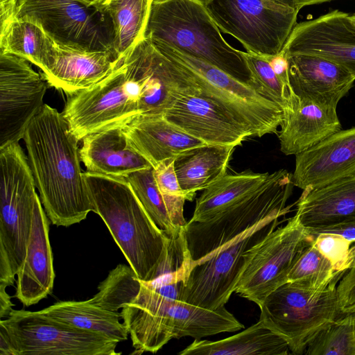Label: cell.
Here are the masks:
<instances>
[{"label": "cell", "instance_id": "obj_1", "mask_svg": "<svg viewBox=\"0 0 355 355\" xmlns=\"http://www.w3.org/2000/svg\"><path fill=\"white\" fill-rule=\"evenodd\" d=\"M197 91L189 74L144 38L102 80L67 94L62 113L80 141L124 127L141 115L164 114L182 96Z\"/></svg>", "mask_w": 355, "mask_h": 355}, {"label": "cell", "instance_id": "obj_2", "mask_svg": "<svg viewBox=\"0 0 355 355\" xmlns=\"http://www.w3.org/2000/svg\"><path fill=\"white\" fill-rule=\"evenodd\" d=\"M24 140L44 211L53 225L85 220L93 206L80 167L78 142L62 113L44 104Z\"/></svg>", "mask_w": 355, "mask_h": 355}, {"label": "cell", "instance_id": "obj_3", "mask_svg": "<svg viewBox=\"0 0 355 355\" xmlns=\"http://www.w3.org/2000/svg\"><path fill=\"white\" fill-rule=\"evenodd\" d=\"M84 178L93 206L137 277L153 279L169 236L151 219L130 182L88 171Z\"/></svg>", "mask_w": 355, "mask_h": 355}, {"label": "cell", "instance_id": "obj_4", "mask_svg": "<svg viewBox=\"0 0 355 355\" xmlns=\"http://www.w3.org/2000/svg\"><path fill=\"white\" fill-rule=\"evenodd\" d=\"M140 282L137 295L121 312L138 354L156 353L173 338L201 339L244 328L225 306L208 309L171 300L160 295L147 281Z\"/></svg>", "mask_w": 355, "mask_h": 355}, {"label": "cell", "instance_id": "obj_5", "mask_svg": "<svg viewBox=\"0 0 355 355\" xmlns=\"http://www.w3.org/2000/svg\"><path fill=\"white\" fill-rule=\"evenodd\" d=\"M145 38L205 61L259 93L243 51L225 40L201 0L153 2Z\"/></svg>", "mask_w": 355, "mask_h": 355}, {"label": "cell", "instance_id": "obj_6", "mask_svg": "<svg viewBox=\"0 0 355 355\" xmlns=\"http://www.w3.org/2000/svg\"><path fill=\"white\" fill-rule=\"evenodd\" d=\"M0 285L12 286L29 241L35 206L40 198L19 142L0 148Z\"/></svg>", "mask_w": 355, "mask_h": 355}, {"label": "cell", "instance_id": "obj_7", "mask_svg": "<svg viewBox=\"0 0 355 355\" xmlns=\"http://www.w3.org/2000/svg\"><path fill=\"white\" fill-rule=\"evenodd\" d=\"M293 174L285 169L269 173L263 185L234 206L202 222L187 223L184 235L191 263L233 240L265 219L285 215L292 194Z\"/></svg>", "mask_w": 355, "mask_h": 355}, {"label": "cell", "instance_id": "obj_8", "mask_svg": "<svg viewBox=\"0 0 355 355\" xmlns=\"http://www.w3.org/2000/svg\"><path fill=\"white\" fill-rule=\"evenodd\" d=\"M279 218L273 216L265 219L192 263L180 300L208 309L225 306L259 244L278 225Z\"/></svg>", "mask_w": 355, "mask_h": 355}, {"label": "cell", "instance_id": "obj_9", "mask_svg": "<svg viewBox=\"0 0 355 355\" xmlns=\"http://www.w3.org/2000/svg\"><path fill=\"white\" fill-rule=\"evenodd\" d=\"M201 1L220 31L264 58L280 53L300 10L295 0Z\"/></svg>", "mask_w": 355, "mask_h": 355}, {"label": "cell", "instance_id": "obj_10", "mask_svg": "<svg viewBox=\"0 0 355 355\" xmlns=\"http://www.w3.org/2000/svg\"><path fill=\"white\" fill-rule=\"evenodd\" d=\"M151 43L192 77L200 94L228 110L250 128L254 137L277 132L284 119L278 104L205 61L164 44Z\"/></svg>", "mask_w": 355, "mask_h": 355}, {"label": "cell", "instance_id": "obj_11", "mask_svg": "<svg viewBox=\"0 0 355 355\" xmlns=\"http://www.w3.org/2000/svg\"><path fill=\"white\" fill-rule=\"evenodd\" d=\"M336 287L314 291L287 282L266 297L259 320L286 341L292 354H303L314 337L341 315Z\"/></svg>", "mask_w": 355, "mask_h": 355}, {"label": "cell", "instance_id": "obj_12", "mask_svg": "<svg viewBox=\"0 0 355 355\" xmlns=\"http://www.w3.org/2000/svg\"><path fill=\"white\" fill-rule=\"evenodd\" d=\"M15 16L39 24L58 45L117 56L113 23L105 6L80 0H17Z\"/></svg>", "mask_w": 355, "mask_h": 355}, {"label": "cell", "instance_id": "obj_13", "mask_svg": "<svg viewBox=\"0 0 355 355\" xmlns=\"http://www.w3.org/2000/svg\"><path fill=\"white\" fill-rule=\"evenodd\" d=\"M0 324L8 331L15 355H116L119 341L80 329L40 311L12 309Z\"/></svg>", "mask_w": 355, "mask_h": 355}, {"label": "cell", "instance_id": "obj_14", "mask_svg": "<svg viewBox=\"0 0 355 355\" xmlns=\"http://www.w3.org/2000/svg\"><path fill=\"white\" fill-rule=\"evenodd\" d=\"M314 237L296 215L290 218L261 242L234 292L260 308L268 295L288 282L292 268Z\"/></svg>", "mask_w": 355, "mask_h": 355}, {"label": "cell", "instance_id": "obj_15", "mask_svg": "<svg viewBox=\"0 0 355 355\" xmlns=\"http://www.w3.org/2000/svg\"><path fill=\"white\" fill-rule=\"evenodd\" d=\"M49 86L43 75L19 56L0 53V148L19 142L42 107Z\"/></svg>", "mask_w": 355, "mask_h": 355}, {"label": "cell", "instance_id": "obj_16", "mask_svg": "<svg viewBox=\"0 0 355 355\" xmlns=\"http://www.w3.org/2000/svg\"><path fill=\"white\" fill-rule=\"evenodd\" d=\"M280 53L319 55L355 76V24L349 14L338 10L296 24Z\"/></svg>", "mask_w": 355, "mask_h": 355}, {"label": "cell", "instance_id": "obj_17", "mask_svg": "<svg viewBox=\"0 0 355 355\" xmlns=\"http://www.w3.org/2000/svg\"><path fill=\"white\" fill-rule=\"evenodd\" d=\"M164 114L180 129L208 145L236 147L254 137L250 128L200 91L182 96Z\"/></svg>", "mask_w": 355, "mask_h": 355}, {"label": "cell", "instance_id": "obj_18", "mask_svg": "<svg viewBox=\"0 0 355 355\" xmlns=\"http://www.w3.org/2000/svg\"><path fill=\"white\" fill-rule=\"evenodd\" d=\"M295 156L294 186L314 189L355 174V126L340 130Z\"/></svg>", "mask_w": 355, "mask_h": 355}, {"label": "cell", "instance_id": "obj_19", "mask_svg": "<svg viewBox=\"0 0 355 355\" xmlns=\"http://www.w3.org/2000/svg\"><path fill=\"white\" fill-rule=\"evenodd\" d=\"M287 58L290 85L302 101L336 108L353 87L355 76L334 61L311 54Z\"/></svg>", "mask_w": 355, "mask_h": 355}, {"label": "cell", "instance_id": "obj_20", "mask_svg": "<svg viewBox=\"0 0 355 355\" xmlns=\"http://www.w3.org/2000/svg\"><path fill=\"white\" fill-rule=\"evenodd\" d=\"M119 58L110 51L65 47L53 41L42 74L49 86L67 95L98 83L114 69Z\"/></svg>", "mask_w": 355, "mask_h": 355}, {"label": "cell", "instance_id": "obj_21", "mask_svg": "<svg viewBox=\"0 0 355 355\" xmlns=\"http://www.w3.org/2000/svg\"><path fill=\"white\" fill-rule=\"evenodd\" d=\"M48 218L40 198L35 206L26 256L17 275L14 297L24 306L38 303L53 291L55 272Z\"/></svg>", "mask_w": 355, "mask_h": 355}, {"label": "cell", "instance_id": "obj_22", "mask_svg": "<svg viewBox=\"0 0 355 355\" xmlns=\"http://www.w3.org/2000/svg\"><path fill=\"white\" fill-rule=\"evenodd\" d=\"M82 140L79 155L88 172L126 178L152 166L130 144L123 127L93 132Z\"/></svg>", "mask_w": 355, "mask_h": 355}, {"label": "cell", "instance_id": "obj_23", "mask_svg": "<svg viewBox=\"0 0 355 355\" xmlns=\"http://www.w3.org/2000/svg\"><path fill=\"white\" fill-rule=\"evenodd\" d=\"M123 130L132 147L153 168L185 150L207 144L171 123L164 114L139 116Z\"/></svg>", "mask_w": 355, "mask_h": 355}, {"label": "cell", "instance_id": "obj_24", "mask_svg": "<svg viewBox=\"0 0 355 355\" xmlns=\"http://www.w3.org/2000/svg\"><path fill=\"white\" fill-rule=\"evenodd\" d=\"M300 223L308 230L329 227L355 217V174L305 189L296 204Z\"/></svg>", "mask_w": 355, "mask_h": 355}, {"label": "cell", "instance_id": "obj_25", "mask_svg": "<svg viewBox=\"0 0 355 355\" xmlns=\"http://www.w3.org/2000/svg\"><path fill=\"white\" fill-rule=\"evenodd\" d=\"M340 130L336 108L299 99L284 115L279 134L280 150L286 155H295Z\"/></svg>", "mask_w": 355, "mask_h": 355}, {"label": "cell", "instance_id": "obj_26", "mask_svg": "<svg viewBox=\"0 0 355 355\" xmlns=\"http://www.w3.org/2000/svg\"><path fill=\"white\" fill-rule=\"evenodd\" d=\"M234 148L205 144L185 150L175 158V171L187 200L192 201L196 191L205 189L226 174Z\"/></svg>", "mask_w": 355, "mask_h": 355}, {"label": "cell", "instance_id": "obj_27", "mask_svg": "<svg viewBox=\"0 0 355 355\" xmlns=\"http://www.w3.org/2000/svg\"><path fill=\"white\" fill-rule=\"evenodd\" d=\"M286 341L260 320L241 333L211 341L195 339L180 355H287Z\"/></svg>", "mask_w": 355, "mask_h": 355}, {"label": "cell", "instance_id": "obj_28", "mask_svg": "<svg viewBox=\"0 0 355 355\" xmlns=\"http://www.w3.org/2000/svg\"><path fill=\"white\" fill-rule=\"evenodd\" d=\"M269 173H254L250 170L226 173L217 182L203 190L196 199L191 222L209 220L220 212L249 197L265 183Z\"/></svg>", "mask_w": 355, "mask_h": 355}, {"label": "cell", "instance_id": "obj_29", "mask_svg": "<svg viewBox=\"0 0 355 355\" xmlns=\"http://www.w3.org/2000/svg\"><path fill=\"white\" fill-rule=\"evenodd\" d=\"M40 311L73 327L98 333L119 342L126 340L129 334L120 322L121 313L104 309L89 300L59 302Z\"/></svg>", "mask_w": 355, "mask_h": 355}, {"label": "cell", "instance_id": "obj_30", "mask_svg": "<svg viewBox=\"0 0 355 355\" xmlns=\"http://www.w3.org/2000/svg\"><path fill=\"white\" fill-rule=\"evenodd\" d=\"M53 40L37 24L16 16L0 26V53L22 58L43 69Z\"/></svg>", "mask_w": 355, "mask_h": 355}, {"label": "cell", "instance_id": "obj_31", "mask_svg": "<svg viewBox=\"0 0 355 355\" xmlns=\"http://www.w3.org/2000/svg\"><path fill=\"white\" fill-rule=\"evenodd\" d=\"M153 0H108L105 6L114 30V49L119 59L145 38Z\"/></svg>", "mask_w": 355, "mask_h": 355}, {"label": "cell", "instance_id": "obj_32", "mask_svg": "<svg viewBox=\"0 0 355 355\" xmlns=\"http://www.w3.org/2000/svg\"><path fill=\"white\" fill-rule=\"evenodd\" d=\"M345 273L336 270L312 242L294 264L288 282H294L314 291H323L336 287Z\"/></svg>", "mask_w": 355, "mask_h": 355}, {"label": "cell", "instance_id": "obj_33", "mask_svg": "<svg viewBox=\"0 0 355 355\" xmlns=\"http://www.w3.org/2000/svg\"><path fill=\"white\" fill-rule=\"evenodd\" d=\"M141 286L131 266L119 264L98 286V292L89 300L110 311L119 312L137 295Z\"/></svg>", "mask_w": 355, "mask_h": 355}, {"label": "cell", "instance_id": "obj_34", "mask_svg": "<svg viewBox=\"0 0 355 355\" xmlns=\"http://www.w3.org/2000/svg\"><path fill=\"white\" fill-rule=\"evenodd\" d=\"M144 209L154 221L168 236H175L184 228L178 229L172 223L162 195L159 189L151 166L137 171L125 178Z\"/></svg>", "mask_w": 355, "mask_h": 355}, {"label": "cell", "instance_id": "obj_35", "mask_svg": "<svg viewBox=\"0 0 355 355\" xmlns=\"http://www.w3.org/2000/svg\"><path fill=\"white\" fill-rule=\"evenodd\" d=\"M306 355H355V326L341 316L320 331L308 345Z\"/></svg>", "mask_w": 355, "mask_h": 355}, {"label": "cell", "instance_id": "obj_36", "mask_svg": "<svg viewBox=\"0 0 355 355\" xmlns=\"http://www.w3.org/2000/svg\"><path fill=\"white\" fill-rule=\"evenodd\" d=\"M248 65L259 86V93L278 104L284 114L292 111L299 98L288 92L281 83L268 60L249 52H243Z\"/></svg>", "mask_w": 355, "mask_h": 355}, {"label": "cell", "instance_id": "obj_37", "mask_svg": "<svg viewBox=\"0 0 355 355\" xmlns=\"http://www.w3.org/2000/svg\"><path fill=\"white\" fill-rule=\"evenodd\" d=\"M175 158L168 159L154 168V175L162 195L171 220L178 229L184 227V205L187 200L174 168Z\"/></svg>", "mask_w": 355, "mask_h": 355}, {"label": "cell", "instance_id": "obj_38", "mask_svg": "<svg viewBox=\"0 0 355 355\" xmlns=\"http://www.w3.org/2000/svg\"><path fill=\"white\" fill-rule=\"evenodd\" d=\"M313 244L338 271L346 272L354 263V243L341 235L320 233L315 236Z\"/></svg>", "mask_w": 355, "mask_h": 355}, {"label": "cell", "instance_id": "obj_39", "mask_svg": "<svg viewBox=\"0 0 355 355\" xmlns=\"http://www.w3.org/2000/svg\"><path fill=\"white\" fill-rule=\"evenodd\" d=\"M336 290L342 315L355 308V261L338 282Z\"/></svg>", "mask_w": 355, "mask_h": 355}, {"label": "cell", "instance_id": "obj_40", "mask_svg": "<svg viewBox=\"0 0 355 355\" xmlns=\"http://www.w3.org/2000/svg\"><path fill=\"white\" fill-rule=\"evenodd\" d=\"M312 235L332 233L343 236L350 242L355 243V217L324 228L308 230Z\"/></svg>", "mask_w": 355, "mask_h": 355}, {"label": "cell", "instance_id": "obj_41", "mask_svg": "<svg viewBox=\"0 0 355 355\" xmlns=\"http://www.w3.org/2000/svg\"><path fill=\"white\" fill-rule=\"evenodd\" d=\"M266 58L283 85L288 92L294 94L290 85L288 58L280 53Z\"/></svg>", "mask_w": 355, "mask_h": 355}, {"label": "cell", "instance_id": "obj_42", "mask_svg": "<svg viewBox=\"0 0 355 355\" xmlns=\"http://www.w3.org/2000/svg\"><path fill=\"white\" fill-rule=\"evenodd\" d=\"M17 0H0V23L8 22L15 16Z\"/></svg>", "mask_w": 355, "mask_h": 355}, {"label": "cell", "instance_id": "obj_43", "mask_svg": "<svg viewBox=\"0 0 355 355\" xmlns=\"http://www.w3.org/2000/svg\"><path fill=\"white\" fill-rule=\"evenodd\" d=\"M6 288L4 286L0 285V317L1 320L3 318H8L12 311L14 304L11 301V297L7 293Z\"/></svg>", "mask_w": 355, "mask_h": 355}, {"label": "cell", "instance_id": "obj_44", "mask_svg": "<svg viewBox=\"0 0 355 355\" xmlns=\"http://www.w3.org/2000/svg\"><path fill=\"white\" fill-rule=\"evenodd\" d=\"M0 354L15 355L14 350L6 328L0 324Z\"/></svg>", "mask_w": 355, "mask_h": 355}, {"label": "cell", "instance_id": "obj_45", "mask_svg": "<svg viewBox=\"0 0 355 355\" xmlns=\"http://www.w3.org/2000/svg\"><path fill=\"white\" fill-rule=\"evenodd\" d=\"M331 1L333 0H295V3L300 8V9L304 6L318 4Z\"/></svg>", "mask_w": 355, "mask_h": 355}, {"label": "cell", "instance_id": "obj_46", "mask_svg": "<svg viewBox=\"0 0 355 355\" xmlns=\"http://www.w3.org/2000/svg\"><path fill=\"white\" fill-rule=\"evenodd\" d=\"M83 3L90 6H105L108 0H80Z\"/></svg>", "mask_w": 355, "mask_h": 355}, {"label": "cell", "instance_id": "obj_47", "mask_svg": "<svg viewBox=\"0 0 355 355\" xmlns=\"http://www.w3.org/2000/svg\"><path fill=\"white\" fill-rule=\"evenodd\" d=\"M341 316H345L349 318L350 320H352L354 322H355V308H354L352 311L343 314ZM340 316V317H341Z\"/></svg>", "mask_w": 355, "mask_h": 355}, {"label": "cell", "instance_id": "obj_48", "mask_svg": "<svg viewBox=\"0 0 355 355\" xmlns=\"http://www.w3.org/2000/svg\"><path fill=\"white\" fill-rule=\"evenodd\" d=\"M349 17L351 20L353 21V23L355 24V13L349 15Z\"/></svg>", "mask_w": 355, "mask_h": 355}, {"label": "cell", "instance_id": "obj_49", "mask_svg": "<svg viewBox=\"0 0 355 355\" xmlns=\"http://www.w3.org/2000/svg\"><path fill=\"white\" fill-rule=\"evenodd\" d=\"M166 1H168V0H153V3H162V2Z\"/></svg>", "mask_w": 355, "mask_h": 355}, {"label": "cell", "instance_id": "obj_50", "mask_svg": "<svg viewBox=\"0 0 355 355\" xmlns=\"http://www.w3.org/2000/svg\"><path fill=\"white\" fill-rule=\"evenodd\" d=\"M353 250L355 255V243L353 244Z\"/></svg>", "mask_w": 355, "mask_h": 355}, {"label": "cell", "instance_id": "obj_51", "mask_svg": "<svg viewBox=\"0 0 355 355\" xmlns=\"http://www.w3.org/2000/svg\"><path fill=\"white\" fill-rule=\"evenodd\" d=\"M354 326H355V322H354Z\"/></svg>", "mask_w": 355, "mask_h": 355}]
</instances>
